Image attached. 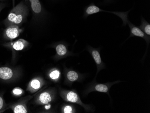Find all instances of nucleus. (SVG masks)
<instances>
[{
	"mask_svg": "<svg viewBox=\"0 0 150 113\" xmlns=\"http://www.w3.org/2000/svg\"><path fill=\"white\" fill-rule=\"evenodd\" d=\"M45 84L44 79L40 77L33 78L29 82L27 90L32 93L36 92L41 89Z\"/></svg>",
	"mask_w": 150,
	"mask_h": 113,
	"instance_id": "obj_10",
	"label": "nucleus"
},
{
	"mask_svg": "<svg viewBox=\"0 0 150 113\" xmlns=\"http://www.w3.org/2000/svg\"><path fill=\"white\" fill-rule=\"evenodd\" d=\"M7 5H8V4L6 2H0V13L3 9L6 7Z\"/></svg>",
	"mask_w": 150,
	"mask_h": 113,
	"instance_id": "obj_21",
	"label": "nucleus"
},
{
	"mask_svg": "<svg viewBox=\"0 0 150 113\" xmlns=\"http://www.w3.org/2000/svg\"><path fill=\"white\" fill-rule=\"evenodd\" d=\"M56 54L60 57H63L68 53V50L65 44L63 43H59L55 46Z\"/></svg>",
	"mask_w": 150,
	"mask_h": 113,
	"instance_id": "obj_14",
	"label": "nucleus"
},
{
	"mask_svg": "<svg viewBox=\"0 0 150 113\" xmlns=\"http://www.w3.org/2000/svg\"><path fill=\"white\" fill-rule=\"evenodd\" d=\"M15 3H16V0H12L13 7H15Z\"/></svg>",
	"mask_w": 150,
	"mask_h": 113,
	"instance_id": "obj_22",
	"label": "nucleus"
},
{
	"mask_svg": "<svg viewBox=\"0 0 150 113\" xmlns=\"http://www.w3.org/2000/svg\"><path fill=\"white\" fill-rule=\"evenodd\" d=\"M100 12H107L111 13L113 14H115L121 18L122 21L123 22V25H125L127 24V22L128 21L127 16H128L129 11L127 12H113L108 11H103L100 9L97 6L94 4V3H91L87 6L85 8L84 10V16L85 17H87L90 15H93V14L98 13Z\"/></svg>",
	"mask_w": 150,
	"mask_h": 113,
	"instance_id": "obj_3",
	"label": "nucleus"
},
{
	"mask_svg": "<svg viewBox=\"0 0 150 113\" xmlns=\"http://www.w3.org/2000/svg\"><path fill=\"white\" fill-rule=\"evenodd\" d=\"M112 0H105V3H108L112 2Z\"/></svg>",
	"mask_w": 150,
	"mask_h": 113,
	"instance_id": "obj_23",
	"label": "nucleus"
},
{
	"mask_svg": "<svg viewBox=\"0 0 150 113\" xmlns=\"http://www.w3.org/2000/svg\"><path fill=\"white\" fill-rule=\"evenodd\" d=\"M88 51L91 53L93 58L95 61L96 64L98 67V72L100 70H101L102 67H103V63L102 62V59H101V55H100V52L99 50L97 49L93 48L91 46H88Z\"/></svg>",
	"mask_w": 150,
	"mask_h": 113,
	"instance_id": "obj_12",
	"label": "nucleus"
},
{
	"mask_svg": "<svg viewBox=\"0 0 150 113\" xmlns=\"http://www.w3.org/2000/svg\"><path fill=\"white\" fill-rule=\"evenodd\" d=\"M23 29L16 25L7 27L2 33V38L6 42H11L19 37Z\"/></svg>",
	"mask_w": 150,
	"mask_h": 113,
	"instance_id": "obj_5",
	"label": "nucleus"
},
{
	"mask_svg": "<svg viewBox=\"0 0 150 113\" xmlns=\"http://www.w3.org/2000/svg\"><path fill=\"white\" fill-rule=\"evenodd\" d=\"M62 112L64 113H75V110L72 106L67 104L64 106L62 109Z\"/></svg>",
	"mask_w": 150,
	"mask_h": 113,
	"instance_id": "obj_20",
	"label": "nucleus"
},
{
	"mask_svg": "<svg viewBox=\"0 0 150 113\" xmlns=\"http://www.w3.org/2000/svg\"><path fill=\"white\" fill-rule=\"evenodd\" d=\"M12 93L13 95L16 97H20L23 94L24 91L20 87H16L13 89Z\"/></svg>",
	"mask_w": 150,
	"mask_h": 113,
	"instance_id": "obj_19",
	"label": "nucleus"
},
{
	"mask_svg": "<svg viewBox=\"0 0 150 113\" xmlns=\"http://www.w3.org/2000/svg\"><path fill=\"white\" fill-rule=\"evenodd\" d=\"M60 95L66 102L79 104L87 111L91 110V107L88 104L83 103L81 101L79 95L74 91L61 89L60 90Z\"/></svg>",
	"mask_w": 150,
	"mask_h": 113,
	"instance_id": "obj_4",
	"label": "nucleus"
},
{
	"mask_svg": "<svg viewBox=\"0 0 150 113\" xmlns=\"http://www.w3.org/2000/svg\"><path fill=\"white\" fill-rule=\"evenodd\" d=\"M8 106L5 102L3 97V93H0V113L5 111L6 109H8Z\"/></svg>",
	"mask_w": 150,
	"mask_h": 113,
	"instance_id": "obj_18",
	"label": "nucleus"
},
{
	"mask_svg": "<svg viewBox=\"0 0 150 113\" xmlns=\"http://www.w3.org/2000/svg\"><path fill=\"white\" fill-rule=\"evenodd\" d=\"M33 13V20L35 23H41L45 20L46 11L40 0H24Z\"/></svg>",
	"mask_w": 150,
	"mask_h": 113,
	"instance_id": "obj_2",
	"label": "nucleus"
},
{
	"mask_svg": "<svg viewBox=\"0 0 150 113\" xmlns=\"http://www.w3.org/2000/svg\"><path fill=\"white\" fill-rule=\"evenodd\" d=\"M7 0H0V2H5Z\"/></svg>",
	"mask_w": 150,
	"mask_h": 113,
	"instance_id": "obj_24",
	"label": "nucleus"
},
{
	"mask_svg": "<svg viewBox=\"0 0 150 113\" xmlns=\"http://www.w3.org/2000/svg\"><path fill=\"white\" fill-rule=\"evenodd\" d=\"M29 43L23 39H19L16 41L5 42L2 45L5 48L10 49L13 51H22L28 48Z\"/></svg>",
	"mask_w": 150,
	"mask_h": 113,
	"instance_id": "obj_9",
	"label": "nucleus"
},
{
	"mask_svg": "<svg viewBox=\"0 0 150 113\" xmlns=\"http://www.w3.org/2000/svg\"><path fill=\"white\" fill-rule=\"evenodd\" d=\"M67 79L71 82L76 81L79 78V75L76 72L70 70L68 72L67 75Z\"/></svg>",
	"mask_w": 150,
	"mask_h": 113,
	"instance_id": "obj_16",
	"label": "nucleus"
},
{
	"mask_svg": "<svg viewBox=\"0 0 150 113\" xmlns=\"http://www.w3.org/2000/svg\"><path fill=\"white\" fill-rule=\"evenodd\" d=\"M54 90H47L41 92L35 99L34 102L38 105H45L53 102L55 97Z\"/></svg>",
	"mask_w": 150,
	"mask_h": 113,
	"instance_id": "obj_8",
	"label": "nucleus"
},
{
	"mask_svg": "<svg viewBox=\"0 0 150 113\" xmlns=\"http://www.w3.org/2000/svg\"><path fill=\"white\" fill-rule=\"evenodd\" d=\"M112 85L111 83H106V84L98 83V84H95L88 90V92L96 91V92L106 93L109 94V91Z\"/></svg>",
	"mask_w": 150,
	"mask_h": 113,
	"instance_id": "obj_13",
	"label": "nucleus"
},
{
	"mask_svg": "<svg viewBox=\"0 0 150 113\" xmlns=\"http://www.w3.org/2000/svg\"><path fill=\"white\" fill-rule=\"evenodd\" d=\"M29 11L30 10L27 3L24 0H22L13 7L7 17L3 21V23L6 28L11 25L20 27L27 21Z\"/></svg>",
	"mask_w": 150,
	"mask_h": 113,
	"instance_id": "obj_1",
	"label": "nucleus"
},
{
	"mask_svg": "<svg viewBox=\"0 0 150 113\" xmlns=\"http://www.w3.org/2000/svg\"><path fill=\"white\" fill-rule=\"evenodd\" d=\"M18 72L16 69L8 66L0 67V79L3 81L11 82L17 78Z\"/></svg>",
	"mask_w": 150,
	"mask_h": 113,
	"instance_id": "obj_7",
	"label": "nucleus"
},
{
	"mask_svg": "<svg viewBox=\"0 0 150 113\" xmlns=\"http://www.w3.org/2000/svg\"><path fill=\"white\" fill-rule=\"evenodd\" d=\"M34 96H28L22 98L17 102L11 104L8 106V109H12L14 113H28V109L27 108V103L28 101L33 97Z\"/></svg>",
	"mask_w": 150,
	"mask_h": 113,
	"instance_id": "obj_6",
	"label": "nucleus"
},
{
	"mask_svg": "<svg viewBox=\"0 0 150 113\" xmlns=\"http://www.w3.org/2000/svg\"><path fill=\"white\" fill-rule=\"evenodd\" d=\"M139 28L145 33V34L150 37V24L149 23L146 22L144 18H142V24L140 26Z\"/></svg>",
	"mask_w": 150,
	"mask_h": 113,
	"instance_id": "obj_15",
	"label": "nucleus"
},
{
	"mask_svg": "<svg viewBox=\"0 0 150 113\" xmlns=\"http://www.w3.org/2000/svg\"><path fill=\"white\" fill-rule=\"evenodd\" d=\"M127 23L129 25V27L130 28V32H131L130 37L136 36V37H140L144 39L146 42H149L150 37H147V35L145 34V33L139 28L132 24L129 21L127 22Z\"/></svg>",
	"mask_w": 150,
	"mask_h": 113,
	"instance_id": "obj_11",
	"label": "nucleus"
},
{
	"mask_svg": "<svg viewBox=\"0 0 150 113\" xmlns=\"http://www.w3.org/2000/svg\"><path fill=\"white\" fill-rule=\"evenodd\" d=\"M60 76V72L57 69H54L49 74V77L50 79L53 80H58Z\"/></svg>",
	"mask_w": 150,
	"mask_h": 113,
	"instance_id": "obj_17",
	"label": "nucleus"
}]
</instances>
